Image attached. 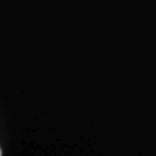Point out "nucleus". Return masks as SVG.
<instances>
[{
	"label": "nucleus",
	"instance_id": "obj_1",
	"mask_svg": "<svg viewBox=\"0 0 156 156\" xmlns=\"http://www.w3.org/2000/svg\"><path fill=\"white\" fill-rule=\"evenodd\" d=\"M0 156H2V152H1V149H0Z\"/></svg>",
	"mask_w": 156,
	"mask_h": 156
}]
</instances>
